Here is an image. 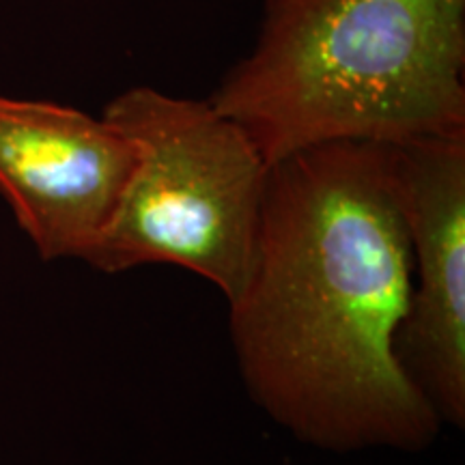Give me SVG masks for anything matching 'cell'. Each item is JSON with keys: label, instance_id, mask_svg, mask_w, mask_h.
Masks as SVG:
<instances>
[{"label": "cell", "instance_id": "obj_3", "mask_svg": "<svg viewBox=\"0 0 465 465\" xmlns=\"http://www.w3.org/2000/svg\"><path fill=\"white\" fill-rule=\"evenodd\" d=\"M104 119L141 149L113 220L86 257L106 274L177 265L240 295L257 243L267 162L235 121L207 100L134 86Z\"/></svg>", "mask_w": 465, "mask_h": 465}, {"label": "cell", "instance_id": "obj_4", "mask_svg": "<svg viewBox=\"0 0 465 465\" xmlns=\"http://www.w3.org/2000/svg\"><path fill=\"white\" fill-rule=\"evenodd\" d=\"M141 149L108 119L0 95V194L44 261H86Z\"/></svg>", "mask_w": 465, "mask_h": 465}, {"label": "cell", "instance_id": "obj_2", "mask_svg": "<svg viewBox=\"0 0 465 465\" xmlns=\"http://www.w3.org/2000/svg\"><path fill=\"white\" fill-rule=\"evenodd\" d=\"M465 0H265L209 104L267 166L336 141L465 132Z\"/></svg>", "mask_w": 465, "mask_h": 465}, {"label": "cell", "instance_id": "obj_1", "mask_svg": "<svg viewBox=\"0 0 465 465\" xmlns=\"http://www.w3.org/2000/svg\"><path fill=\"white\" fill-rule=\"evenodd\" d=\"M411 246L394 144H315L267 168L231 341L250 397L315 449L420 452L441 420L401 369Z\"/></svg>", "mask_w": 465, "mask_h": 465}, {"label": "cell", "instance_id": "obj_5", "mask_svg": "<svg viewBox=\"0 0 465 465\" xmlns=\"http://www.w3.org/2000/svg\"><path fill=\"white\" fill-rule=\"evenodd\" d=\"M410 232V311L394 353L441 424H465V132L394 144Z\"/></svg>", "mask_w": 465, "mask_h": 465}]
</instances>
